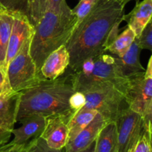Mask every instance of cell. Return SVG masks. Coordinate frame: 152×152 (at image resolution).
<instances>
[{
    "instance_id": "603a6c76",
    "label": "cell",
    "mask_w": 152,
    "mask_h": 152,
    "mask_svg": "<svg viewBox=\"0 0 152 152\" xmlns=\"http://www.w3.org/2000/svg\"><path fill=\"white\" fill-rule=\"evenodd\" d=\"M21 152H65V148L62 150L53 149L47 145L41 137H38L27 142Z\"/></svg>"
},
{
    "instance_id": "6da1fadb",
    "label": "cell",
    "mask_w": 152,
    "mask_h": 152,
    "mask_svg": "<svg viewBox=\"0 0 152 152\" xmlns=\"http://www.w3.org/2000/svg\"><path fill=\"white\" fill-rule=\"evenodd\" d=\"M124 8L120 0H97L88 14L76 27L67 41L69 68L73 72L82 62L106 52L119 33Z\"/></svg>"
},
{
    "instance_id": "d4e9b609",
    "label": "cell",
    "mask_w": 152,
    "mask_h": 152,
    "mask_svg": "<svg viewBox=\"0 0 152 152\" xmlns=\"http://www.w3.org/2000/svg\"><path fill=\"white\" fill-rule=\"evenodd\" d=\"M138 45L141 50H152V21L150 20L145 28L141 31L140 34L136 37Z\"/></svg>"
},
{
    "instance_id": "3957f363",
    "label": "cell",
    "mask_w": 152,
    "mask_h": 152,
    "mask_svg": "<svg viewBox=\"0 0 152 152\" xmlns=\"http://www.w3.org/2000/svg\"><path fill=\"white\" fill-rule=\"evenodd\" d=\"M76 25L75 16H65L46 10L34 27L30 53L40 73V68L50 53L66 44Z\"/></svg>"
},
{
    "instance_id": "8fae6325",
    "label": "cell",
    "mask_w": 152,
    "mask_h": 152,
    "mask_svg": "<svg viewBox=\"0 0 152 152\" xmlns=\"http://www.w3.org/2000/svg\"><path fill=\"white\" fill-rule=\"evenodd\" d=\"M34 28L30 23L28 17L20 13H14L13 26L9 38L4 62V71L6 74L7 66L10 61L19 52L25 40L32 36Z\"/></svg>"
},
{
    "instance_id": "7c38bea8",
    "label": "cell",
    "mask_w": 152,
    "mask_h": 152,
    "mask_svg": "<svg viewBox=\"0 0 152 152\" xmlns=\"http://www.w3.org/2000/svg\"><path fill=\"white\" fill-rule=\"evenodd\" d=\"M106 122L97 113L94 120L81 131L75 137L67 142L65 152H80L93 145L102 128Z\"/></svg>"
},
{
    "instance_id": "7a4b0ae2",
    "label": "cell",
    "mask_w": 152,
    "mask_h": 152,
    "mask_svg": "<svg viewBox=\"0 0 152 152\" xmlns=\"http://www.w3.org/2000/svg\"><path fill=\"white\" fill-rule=\"evenodd\" d=\"M74 92L71 74L55 80H42L20 91L16 122L32 114L45 117L56 114H75L69 105V99Z\"/></svg>"
},
{
    "instance_id": "1f68e13d",
    "label": "cell",
    "mask_w": 152,
    "mask_h": 152,
    "mask_svg": "<svg viewBox=\"0 0 152 152\" xmlns=\"http://www.w3.org/2000/svg\"><path fill=\"white\" fill-rule=\"evenodd\" d=\"M120 2H121L122 4H123V5L126 6V4H127L128 2H129V1H132V0H120ZM135 1H139V0H135Z\"/></svg>"
},
{
    "instance_id": "9a60e30c",
    "label": "cell",
    "mask_w": 152,
    "mask_h": 152,
    "mask_svg": "<svg viewBox=\"0 0 152 152\" xmlns=\"http://www.w3.org/2000/svg\"><path fill=\"white\" fill-rule=\"evenodd\" d=\"M151 15L152 0H143L140 2L138 1H136V5L129 14H124L123 21L127 22V26L133 30L137 37L151 20Z\"/></svg>"
},
{
    "instance_id": "ba28073f",
    "label": "cell",
    "mask_w": 152,
    "mask_h": 152,
    "mask_svg": "<svg viewBox=\"0 0 152 152\" xmlns=\"http://www.w3.org/2000/svg\"><path fill=\"white\" fill-rule=\"evenodd\" d=\"M118 151L132 152L144 132L141 115L127 107L122 110L115 120Z\"/></svg>"
},
{
    "instance_id": "4fadbf2b",
    "label": "cell",
    "mask_w": 152,
    "mask_h": 152,
    "mask_svg": "<svg viewBox=\"0 0 152 152\" xmlns=\"http://www.w3.org/2000/svg\"><path fill=\"white\" fill-rule=\"evenodd\" d=\"M19 122L22 126L13 130L12 134L14 135V138L11 142L17 145H25L31 140L40 137L45 126V117L32 114Z\"/></svg>"
},
{
    "instance_id": "cb8c5ba5",
    "label": "cell",
    "mask_w": 152,
    "mask_h": 152,
    "mask_svg": "<svg viewBox=\"0 0 152 152\" xmlns=\"http://www.w3.org/2000/svg\"><path fill=\"white\" fill-rule=\"evenodd\" d=\"M96 1L97 0H80L77 6L72 9V13L76 18L75 28L88 14Z\"/></svg>"
},
{
    "instance_id": "9c48e42d",
    "label": "cell",
    "mask_w": 152,
    "mask_h": 152,
    "mask_svg": "<svg viewBox=\"0 0 152 152\" xmlns=\"http://www.w3.org/2000/svg\"><path fill=\"white\" fill-rule=\"evenodd\" d=\"M74 115L56 114L45 117V126L40 137L50 148L56 150L65 148L68 142V123Z\"/></svg>"
},
{
    "instance_id": "f546056e",
    "label": "cell",
    "mask_w": 152,
    "mask_h": 152,
    "mask_svg": "<svg viewBox=\"0 0 152 152\" xmlns=\"http://www.w3.org/2000/svg\"><path fill=\"white\" fill-rule=\"evenodd\" d=\"M25 145H17L10 142L0 145V152H21Z\"/></svg>"
},
{
    "instance_id": "8992f818",
    "label": "cell",
    "mask_w": 152,
    "mask_h": 152,
    "mask_svg": "<svg viewBox=\"0 0 152 152\" xmlns=\"http://www.w3.org/2000/svg\"><path fill=\"white\" fill-rule=\"evenodd\" d=\"M83 94L86 103L83 108L95 110L106 123L115 121L120 111L129 107L126 93L113 85Z\"/></svg>"
},
{
    "instance_id": "484cf974",
    "label": "cell",
    "mask_w": 152,
    "mask_h": 152,
    "mask_svg": "<svg viewBox=\"0 0 152 152\" xmlns=\"http://www.w3.org/2000/svg\"><path fill=\"white\" fill-rule=\"evenodd\" d=\"M47 10L62 16H74L66 0H47Z\"/></svg>"
},
{
    "instance_id": "836d02e7",
    "label": "cell",
    "mask_w": 152,
    "mask_h": 152,
    "mask_svg": "<svg viewBox=\"0 0 152 152\" xmlns=\"http://www.w3.org/2000/svg\"><path fill=\"white\" fill-rule=\"evenodd\" d=\"M93 152H94V151H93Z\"/></svg>"
},
{
    "instance_id": "277c9868",
    "label": "cell",
    "mask_w": 152,
    "mask_h": 152,
    "mask_svg": "<svg viewBox=\"0 0 152 152\" xmlns=\"http://www.w3.org/2000/svg\"><path fill=\"white\" fill-rule=\"evenodd\" d=\"M71 79L75 91H91L104 86L113 85L126 93L129 79L123 77L116 62V56L106 52L94 57V65L87 75L72 73Z\"/></svg>"
},
{
    "instance_id": "30bf717a",
    "label": "cell",
    "mask_w": 152,
    "mask_h": 152,
    "mask_svg": "<svg viewBox=\"0 0 152 152\" xmlns=\"http://www.w3.org/2000/svg\"><path fill=\"white\" fill-rule=\"evenodd\" d=\"M20 92L0 95V145L8 142L16 123Z\"/></svg>"
},
{
    "instance_id": "ffe728a7",
    "label": "cell",
    "mask_w": 152,
    "mask_h": 152,
    "mask_svg": "<svg viewBox=\"0 0 152 152\" xmlns=\"http://www.w3.org/2000/svg\"><path fill=\"white\" fill-rule=\"evenodd\" d=\"M136 35L133 30L130 27L127 26L123 33L118 34L114 41L110 44L107 48L106 52L108 51L111 54L121 57L129 50L131 45L134 41Z\"/></svg>"
},
{
    "instance_id": "f1b7e54d",
    "label": "cell",
    "mask_w": 152,
    "mask_h": 152,
    "mask_svg": "<svg viewBox=\"0 0 152 152\" xmlns=\"http://www.w3.org/2000/svg\"><path fill=\"white\" fill-rule=\"evenodd\" d=\"M9 92L13 91L10 90V88L7 81L5 73L0 68V95L9 93Z\"/></svg>"
},
{
    "instance_id": "e0dca14e",
    "label": "cell",
    "mask_w": 152,
    "mask_h": 152,
    "mask_svg": "<svg viewBox=\"0 0 152 152\" xmlns=\"http://www.w3.org/2000/svg\"><path fill=\"white\" fill-rule=\"evenodd\" d=\"M118 141L114 121L106 123L94 142V152H117Z\"/></svg>"
},
{
    "instance_id": "83f0119b",
    "label": "cell",
    "mask_w": 152,
    "mask_h": 152,
    "mask_svg": "<svg viewBox=\"0 0 152 152\" xmlns=\"http://www.w3.org/2000/svg\"><path fill=\"white\" fill-rule=\"evenodd\" d=\"M86 103V97L84 94L80 91H75L69 99V105L74 113H77L83 108Z\"/></svg>"
},
{
    "instance_id": "2e32d148",
    "label": "cell",
    "mask_w": 152,
    "mask_h": 152,
    "mask_svg": "<svg viewBox=\"0 0 152 152\" xmlns=\"http://www.w3.org/2000/svg\"><path fill=\"white\" fill-rule=\"evenodd\" d=\"M141 50H142L140 48L137 41L135 38L134 41L123 56L121 57L116 56V62L119 70L126 78L129 79L132 76L145 70L140 61Z\"/></svg>"
},
{
    "instance_id": "4dcf8cb0",
    "label": "cell",
    "mask_w": 152,
    "mask_h": 152,
    "mask_svg": "<svg viewBox=\"0 0 152 152\" xmlns=\"http://www.w3.org/2000/svg\"><path fill=\"white\" fill-rule=\"evenodd\" d=\"M94 148V143L92 145H91V146L89 147V148H88L87 149L84 150V151H80V152H93Z\"/></svg>"
},
{
    "instance_id": "44dd1931",
    "label": "cell",
    "mask_w": 152,
    "mask_h": 152,
    "mask_svg": "<svg viewBox=\"0 0 152 152\" xmlns=\"http://www.w3.org/2000/svg\"><path fill=\"white\" fill-rule=\"evenodd\" d=\"M28 19L34 28L47 10V0H28Z\"/></svg>"
},
{
    "instance_id": "ac0fdd59",
    "label": "cell",
    "mask_w": 152,
    "mask_h": 152,
    "mask_svg": "<svg viewBox=\"0 0 152 152\" xmlns=\"http://www.w3.org/2000/svg\"><path fill=\"white\" fill-rule=\"evenodd\" d=\"M13 19L14 13L4 10L0 12V68L4 73V62Z\"/></svg>"
},
{
    "instance_id": "52a82bcc",
    "label": "cell",
    "mask_w": 152,
    "mask_h": 152,
    "mask_svg": "<svg viewBox=\"0 0 152 152\" xmlns=\"http://www.w3.org/2000/svg\"><path fill=\"white\" fill-rule=\"evenodd\" d=\"M126 100L129 108L141 117L146 109L152 107V56L148 60L146 71L129 78Z\"/></svg>"
},
{
    "instance_id": "7402d4cb",
    "label": "cell",
    "mask_w": 152,
    "mask_h": 152,
    "mask_svg": "<svg viewBox=\"0 0 152 152\" xmlns=\"http://www.w3.org/2000/svg\"><path fill=\"white\" fill-rule=\"evenodd\" d=\"M28 0H0V8L12 13H20L28 17Z\"/></svg>"
},
{
    "instance_id": "d6986e66",
    "label": "cell",
    "mask_w": 152,
    "mask_h": 152,
    "mask_svg": "<svg viewBox=\"0 0 152 152\" xmlns=\"http://www.w3.org/2000/svg\"><path fill=\"white\" fill-rule=\"evenodd\" d=\"M97 113L95 110L87 108H82L75 113L68 123V142L74 139L83 129H84L94 120Z\"/></svg>"
},
{
    "instance_id": "d6a6232c",
    "label": "cell",
    "mask_w": 152,
    "mask_h": 152,
    "mask_svg": "<svg viewBox=\"0 0 152 152\" xmlns=\"http://www.w3.org/2000/svg\"><path fill=\"white\" fill-rule=\"evenodd\" d=\"M1 11H3V10H1V8H0V12H1Z\"/></svg>"
},
{
    "instance_id": "4316f807",
    "label": "cell",
    "mask_w": 152,
    "mask_h": 152,
    "mask_svg": "<svg viewBox=\"0 0 152 152\" xmlns=\"http://www.w3.org/2000/svg\"><path fill=\"white\" fill-rule=\"evenodd\" d=\"M132 152H151V134L144 131Z\"/></svg>"
},
{
    "instance_id": "5b68a950",
    "label": "cell",
    "mask_w": 152,
    "mask_h": 152,
    "mask_svg": "<svg viewBox=\"0 0 152 152\" xmlns=\"http://www.w3.org/2000/svg\"><path fill=\"white\" fill-rule=\"evenodd\" d=\"M31 38L32 36L25 40L7 66L6 78L10 90L13 92H20L45 79L38 71L30 53Z\"/></svg>"
},
{
    "instance_id": "5bb4252c",
    "label": "cell",
    "mask_w": 152,
    "mask_h": 152,
    "mask_svg": "<svg viewBox=\"0 0 152 152\" xmlns=\"http://www.w3.org/2000/svg\"><path fill=\"white\" fill-rule=\"evenodd\" d=\"M69 65V53L63 45L48 56L40 68V74L46 80H55L64 75Z\"/></svg>"
}]
</instances>
